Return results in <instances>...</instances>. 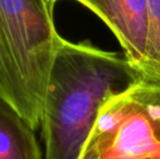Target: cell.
I'll return each mask as SVG.
<instances>
[{
    "instance_id": "obj_5",
    "label": "cell",
    "mask_w": 160,
    "mask_h": 159,
    "mask_svg": "<svg viewBox=\"0 0 160 159\" xmlns=\"http://www.w3.org/2000/svg\"><path fill=\"white\" fill-rule=\"evenodd\" d=\"M0 159H44L35 130L1 98Z\"/></svg>"
},
{
    "instance_id": "obj_8",
    "label": "cell",
    "mask_w": 160,
    "mask_h": 159,
    "mask_svg": "<svg viewBox=\"0 0 160 159\" xmlns=\"http://www.w3.org/2000/svg\"><path fill=\"white\" fill-rule=\"evenodd\" d=\"M48 2L51 4V6L53 7V6H55V3H56V2H57V0H48Z\"/></svg>"
},
{
    "instance_id": "obj_2",
    "label": "cell",
    "mask_w": 160,
    "mask_h": 159,
    "mask_svg": "<svg viewBox=\"0 0 160 159\" xmlns=\"http://www.w3.org/2000/svg\"><path fill=\"white\" fill-rule=\"evenodd\" d=\"M48 0H0V98L34 130L62 37Z\"/></svg>"
},
{
    "instance_id": "obj_6",
    "label": "cell",
    "mask_w": 160,
    "mask_h": 159,
    "mask_svg": "<svg viewBox=\"0 0 160 159\" xmlns=\"http://www.w3.org/2000/svg\"><path fill=\"white\" fill-rule=\"evenodd\" d=\"M148 47L142 70L144 82L160 85V0H147Z\"/></svg>"
},
{
    "instance_id": "obj_4",
    "label": "cell",
    "mask_w": 160,
    "mask_h": 159,
    "mask_svg": "<svg viewBox=\"0 0 160 159\" xmlns=\"http://www.w3.org/2000/svg\"><path fill=\"white\" fill-rule=\"evenodd\" d=\"M101 19L124 50L125 57L142 72L147 58V0H75Z\"/></svg>"
},
{
    "instance_id": "obj_1",
    "label": "cell",
    "mask_w": 160,
    "mask_h": 159,
    "mask_svg": "<svg viewBox=\"0 0 160 159\" xmlns=\"http://www.w3.org/2000/svg\"><path fill=\"white\" fill-rule=\"evenodd\" d=\"M142 82L127 57L62 38L42 106L44 159H80L106 102Z\"/></svg>"
},
{
    "instance_id": "obj_9",
    "label": "cell",
    "mask_w": 160,
    "mask_h": 159,
    "mask_svg": "<svg viewBox=\"0 0 160 159\" xmlns=\"http://www.w3.org/2000/svg\"><path fill=\"white\" fill-rule=\"evenodd\" d=\"M57 1H58V0H57Z\"/></svg>"
},
{
    "instance_id": "obj_3",
    "label": "cell",
    "mask_w": 160,
    "mask_h": 159,
    "mask_svg": "<svg viewBox=\"0 0 160 159\" xmlns=\"http://www.w3.org/2000/svg\"><path fill=\"white\" fill-rule=\"evenodd\" d=\"M131 91L101 108L80 159H160L159 120Z\"/></svg>"
},
{
    "instance_id": "obj_7",
    "label": "cell",
    "mask_w": 160,
    "mask_h": 159,
    "mask_svg": "<svg viewBox=\"0 0 160 159\" xmlns=\"http://www.w3.org/2000/svg\"><path fill=\"white\" fill-rule=\"evenodd\" d=\"M131 92L135 97L149 107L160 122V85L142 82Z\"/></svg>"
}]
</instances>
